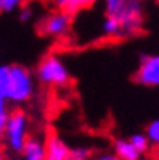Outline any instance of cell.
Segmentation results:
<instances>
[{"instance_id": "8fae6325", "label": "cell", "mask_w": 159, "mask_h": 160, "mask_svg": "<svg viewBox=\"0 0 159 160\" xmlns=\"http://www.w3.org/2000/svg\"><path fill=\"white\" fill-rule=\"evenodd\" d=\"M128 141L132 142V146L141 155H146L149 152V149H151V144H149V141L145 136V133H135V134H132V136L128 138Z\"/></svg>"}, {"instance_id": "4fadbf2b", "label": "cell", "mask_w": 159, "mask_h": 160, "mask_svg": "<svg viewBox=\"0 0 159 160\" xmlns=\"http://www.w3.org/2000/svg\"><path fill=\"white\" fill-rule=\"evenodd\" d=\"M93 150L86 146L70 147V158L68 160H91Z\"/></svg>"}, {"instance_id": "6da1fadb", "label": "cell", "mask_w": 159, "mask_h": 160, "mask_svg": "<svg viewBox=\"0 0 159 160\" xmlns=\"http://www.w3.org/2000/svg\"><path fill=\"white\" fill-rule=\"evenodd\" d=\"M8 67H10V82H8L5 99L13 105H21V103L29 102L36 94L37 81L34 78V73L20 63L8 65Z\"/></svg>"}, {"instance_id": "9c48e42d", "label": "cell", "mask_w": 159, "mask_h": 160, "mask_svg": "<svg viewBox=\"0 0 159 160\" xmlns=\"http://www.w3.org/2000/svg\"><path fill=\"white\" fill-rule=\"evenodd\" d=\"M112 152L117 155L119 160H141L143 158V155L125 138H119L114 141V150Z\"/></svg>"}, {"instance_id": "277c9868", "label": "cell", "mask_w": 159, "mask_h": 160, "mask_svg": "<svg viewBox=\"0 0 159 160\" xmlns=\"http://www.w3.org/2000/svg\"><path fill=\"white\" fill-rule=\"evenodd\" d=\"M115 16L120 24V37L136 36L145 24V5L141 0H127Z\"/></svg>"}, {"instance_id": "30bf717a", "label": "cell", "mask_w": 159, "mask_h": 160, "mask_svg": "<svg viewBox=\"0 0 159 160\" xmlns=\"http://www.w3.org/2000/svg\"><path fill=\"white\" fill-rule=\"evenodd\" d=\"M102 34L107 37H120V24L115 15H106L101 24Z\"/></svg>"}, {"instance_id": "cb8c5ba5", "label": "cell", "mask_w": 159, "mask_h": 160, "mask_svg": "<svg viewBox=\"0 0 159 160\" xmlns=\"http://www.w3.org/2000/svg\"><path fill=\"white\" fill-rule=\"evenodd\" d=\"M0 13H3V12H2V3H0Z\"/></svg>"}, {"instance_id": "44dd1931", "label": "cell", "mask_w": 159, "mask_h": 160, "mask_svg": "<svg viewBox=\"0 0 159 160\" xmlns=\"http://www.w3.org/2000/svg\"><path fill=\"white\" fill-rule=\"evenodd\" d=\"M50 2L57 7V8H60V10H63L65 7H67L68 3H70V0H50Z\"/></svg>"}, {"instance_id": "7c38bea8", "label": "cell", "mask_w": 159, "mask_h": 160, "mask_svg": "<svg viewBox=\"0 0 159 160\" xmlns=\"http://www.w3.org/2000/svg\"><path fill=\"white\" fill-rule=\"evenodd\" d=\"M98 2H99V0H70V3L65 7L63 10L73 16L75 13L85 10V8H89V7H93V5L98 3Z\"/></svg>"}, {"instance_id": "5bb4252c", "label": "cell", "mask_w": 159, "mask_h": 160, "mask_svg": "<svg viewBox=\"0 0 159 160\" xmlns=\"http://www.w3.org/2000/svg\"><path fill=\"white\" fill-rule=\"evenodd\" d=\"M145 136L148 138V141H149L151 146H157V142H159V121L157 120H153V121L148 123Z\"/></svg>"}, {"instance_id": "ac0fdd59", "label": "cell", "mask_w": 159, "mask_h": 160, "mask_svg": "<svg viewBox=\"0 0 159 160\" xmlns=\"http://www.w3.org/2000/svg\"><path fill=\"white\" fill-rule=\"evenodd\" d=\"M0 3H2V12L10 13V12L18 10L24 3V0H0Z\"/></svg>"}, {"instance_id": "52a82bcc", "label": "cell", "mask_w": 159, "mask_h": 160, "mask_svg": "<svg viewBox=\"0 0 159 160\" xmlns=\"http://www.w3.org/2000/svg\"><path fill=\"white\" fill-rule=\"evenodd\" d=\"M44 155L45 160H68L70 146L55 133H49L44 139Z\"/></svg>"}, {"instance_id": "e0dca14e", "label": "cell", "mask_w": 159, "mask_h": 160, "mask_svg": "<svg viewBox=\"0 0 159 160\" xmlns=\"http://www.w3.org/2000/svg\"><path fill=\"white\" fill-rule=\"evenodd\" d=\"M10 112H12L10 102H8L5 97L0 96V128H2V129H3V125H5L8 115H10Z\"/></svg>"}, {"instance_id": "7a4b0ae2", "label": "cell", "mask_w": 159, "mask_h": 160, "mask_svg": "<svg viewBox=\"0 0 159 160\" xmlns=\"http://www.w3.org/2000/svg\"><path fill=\"white\" fill-rule=\"evenodd\" d=\"M29 138V118L21 108H12L5 125L2 141L12 154H20L24 142Z\"/></svg>"}, {"instance_id": "ba28073f", "label": "cell", "mask_w": 159, "mask_h": 160, "mask_svg": "<svg viewBox=\"0 0 159 160\" xmlns=\"http://www.w3.org/2000/svg\"><path fill=\"white\" fill-rule=\"evenodd\" d=\"M21 160H45L44 139L39 136H29L21 149Z\"/></svg>"}, {"instance_id": "8992f818", "label": "cell", "mask_w": 159, "mask_h": 160, "mask_svg": "<svg viewBox=\"0 0 159 160\" xmlns=\"http://www.w3.org/2000/svg\"><path fill=\"white\" fill-rule=\"evenodd\" d=\"M135 82L145 88L159 86V57L157 55H143L140 65L133 74Z\"/></svg>"}, {"instance_id": "9a60e30c", "label": "cell", "mask_w": 159, "mask_h": 160, "mask_svg": "<svg viewBox=\"0 0 159 160\" xmlns=\"http://www.w3.org/2000/svg\"><path fill=\"white\" fill-rule=\"evenodd\" d=\"M8 82H10V67L8 65H0V96L2 97L7 96Z\"/></svg>"}, {"instance_id": "d6986e66", "label": "cell", "mask_w": 159, "mask_h": 160, "mask_svg": "<svg viewBox=\"0 0 159 160\" xmlns=\"http://www.w3.org/2000/svg\"><path fill=\"white\" fill-rule=\"evenodd\" d=\"M91 160H119V158L112 150H104V152H99L98 155L91 157Z\"/></svg>"}, {"instance_id": "5b68a950", "label": "cell", "mask_w": 159, "mask_h": 160, "mask_svg": "<svg viewBox=\"0 0 159 160\" xmlns=\"http://www.w3.org/2000/svg\"><path fill=\"white\" fill-rule=\"evenodd\" d=\"M72 29V15L65 10L52 12L41 21L39 24V32L47 37H55V39H62Z\"/></svg>"}, {"instance_id": "3957f363", "label": "cell", "mask_w": 159, "mask_h": 160, "mask_svg": "<svg viewBox=\"0 0 159 160\" xmlns=\"http://www.w3.org/2000/svg\"><path fill=\"white\" fill-rule=\"evenodd\" d=\"M36 81L47 88H65L70 84V71L65 62L54 53H49L37 63L34 71Z\"/></svg>"}, {"instance_id": "603a6c76", "label": "cell", "mask_w": 159, "mask_h": 160, "mask_svg": "<svg viewBox=\"0 0 159 160\" xmlns=\"http://www.w3.org/2000/svg\"><path fill=\"white\" fill-rule=\"evenodd\" d=\"M2 133H3V129L0 128V142H2Z\"/></svg>"}, {"instance_id": "7402d4cb", "label": "cell", "mask_w": 159, "mask_h": 160, "mask_svg": "<svg viewBox=\"0 0 159 160\" xmlns=\"http://www.w3.org/2000/svg\"><path fill=\"white\" fill-rule=\"evenodd\" d=\"M0 160H10V157H8V154H7V150L0 146Z\"/></svg>"}, {"instance_id": "2e32d148", "label": "cell", "mask_w": 159, "mask_h": 160, "mask_svg": "<svg viewBox=\"0 0 159 160\" xmlns=\"http://www.w3.org/2000/svg\"><path fill=\"white\" fill-rule=\"evenodd\" d=\"M127 0H104V10L106 15H117L120 8L125 5Z\"/></svg>"}, {"instance_id": "ffe728a7", "label": "cell", "mask_w": 159, "mask_h": 160, "mask_svg": "<svg viewBox=\"0 0 159 160\" xmlns=\"http://www.w3.org/2000/svg\"><path fill=\"white\" fill-rule=\"evenodd\" d=\"M31 18H33V10H31L29 7H24L23 10L20 12V20L24 23V21H29Z\"/></svg>"}]
</instances>
